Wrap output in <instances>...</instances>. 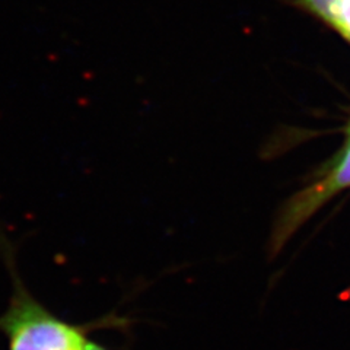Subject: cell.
I'll list each match as a JSON object with an SVG mask.
<instances>
[{"label": "cell", "mask_w": 350, "mask_h": 350, "mask_svg": "<svg viewBox=\"0 0 350 350\" xmlns=\"http://www.w3.org/2000/svg\"><path fill=\"white\" fill-rule=\"evenodd\" d=\"M0 258L10 276V298L0 314V333L8 350H82L92 324H73L51 312L22 280L15 247L0 228Z\"/></svg>", "instance_id": "1"}, {"label": "cell", "mask_w": 350, "mask_h": 350, "mask_svg": "<svg viewBox=\"0 0 350 350\" xmlns=\"http://www.w3.org/2000/svg\"><path fill=\"white\" fill-rule=\"evenodd\" d=\"M286 2L323 21L328 27L332 25L337 0H286Z\"/></svg>", "instance_id": "3"}, {"label": "cell", "mask_w": 350, "mask_h": 350, "mask_svg": "<svg viewBox=\"0 0 350 350\" xmlns=\"http://www.w3.org/2000/svg\"><path fill=\"white\" fill-rule=\"evenodd\" d=\"M330 27L350 42V0H337Z\"/></svg>", "instance_id": "4"}, {"label": "cell", "mask_w": 350, "mask_h": 350, "mask_svg": "<svg viewBox=\"0 0 350 350\" xmlns=\"http://www.w3.org/2000/svg\"><path fill=\"white\" fill-rule=\"evenodd\" d=\"M82 350H109V349H107L105 346H103L100 343H95V342L88 340V343L85 345V347Z\"/></svg>", "instance_id": "5"}, {"label": "cell", "mask_w": 350, "mask_h": 350, "mask_svg": "<svg viewBox=\"0 0 350 350\" xmlns=\"http://www.w3.org/2000/svg\"><path fill=\"white\" fill-rule=\"evenodd\" d=\"M346 189H350V127L345 146L338 152L330 168L308 189L295 196L284 207L276 231V244H283L324 203Z\"/></svg>", "instance_id": "2"}]
</instances>
